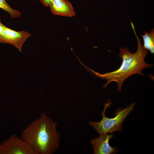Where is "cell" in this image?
<instances>
[{
  "label": "cell",
  "instance_id": "obj_9",
  "mask_svg": "<svg viewBox=\"0 0 154 154\" xmlns=\"http://www.w3.org/2000/svg\"><path fill=\"white\" fill-rule=\"evenodd\" d=\"M0 8L8 12L11 18L19 17L21 13L18 10L13 9L6 2L5 0H0Z\"/></svg>",
  "mask_w": 154,
  "mask_h": 154
},
{
  "label": "cell",
  "instance_id": "obj_4",
  "mask_svg": "<svg viewBox=\"0 0 154 154\" xmlns=\"http://www.w3.org/2000/svg\"><path fill=\"white\" fill-rule=\"evenodd\" d=\"M0 154H38L30 145L14 134L0 144Z\"/></svg>",
  "mask_w": 154,
  "mask_h": 154
},
{
  "label": "cell",
  "instance_id": "obj_7",
  "mask_svg": "<svg viewBox=\"0 0 154 154\" xmlns=\"http://www.w3.org/2000/svg\"><path fill=\"white\" fill-rule=\"evenodd\" d=\"M49 6L51 13L54 15L69 17L75 16L74 8L68 0H53Z\"/></svg>",
  "mask_w": 154,
  "mask_h": 154
},
{
  "label": "cell",
  "instance_id": "obj_8",
  "mask_svg": "<svg viewBox=\"0 0 154 154\" xmlns=\"http://www.w3.org/2000/svg\"><path fill=\"white\" fill-rule=\"evenodd\" d=\"M145 34L142 35L144 47L149 50L152 54L154 53V29H152L150 32L144 31Z\"/></svg>",
  "mask_w": 154,
  "mask_h": 154
},
{
  "label": "cell",
  "instance_id": "obj_2",
  "mask_svg": "<svg viewBox=\"0 0 154 154\" xmlns=\"http://www.w3.org/2000/svg\"><path fill=\"white\" fill-rule=\"evenodd\" d=\"M57 123L44 113L33 121L21 133V138L38 154H52L58 148L60 134Z\"/></svg>",
  "mask_w": 154,
  "mask_h": 154
},
{
  "label": "cell",
  "instance_id": "obj_6",
  "mask_svg": "<svg viewBox=\"0 0 154 154\" xmlns=\"http://www.w3.org/2000/svg\"><path fill=\"white\" fill-rule=\"evenodd\" d=\"M114 136L112 133L100 134L98 137L92 139L91 144L94 154H113L117 153L118 149L116 147H113L109 143V140Z\"/></svg>",
  "mask_w": 154,
  "mask_h": 154
},
{
  "label": "cell",
  "instance_id": "obj_1",
  "mask_svg": "<svg viewBox=\"0 0 154 154\" xmlns=\"http://www.w3.org/2000/svg\"><path fill=\"white\" fill-rule=\"evenodd\" d=\"M131 27L135 34L137 42V49L134 53H132L126 47H120L118 57L122 58L121 65L117 70L104 74L93 71L98 77L106 80L103 87L106 88L112 82L117 84L118 91L121 90V87L125 80L129 77L135 74L144 76L143 69L151 68L153 64L146 63L145 58L149 51L145 48L141 40L137 36L133 23L131 22Z\"/></svg>",
  "mask_w": 154,
  "mask_h": 154
},
{
  "label": "cell",
  "instance_id": "obj_3",
  "mask_svg": "<svg viewBox=\"0 0 154 154\" xmlns=\"http://www.w3.org/2000/svg\"><path fill=\"white\" fill-rule=\"evenodd\" d=\"M112 102L109 101L105 104L103 111L101 114L102 117L100 121H90L89 125L100 134L104 133H112L116 131H121L123 128L124 120L134 109L135 103L133 102L124 108H118L114 113L115 116L110 118L106 117L105 111L109 107Z\"/></svg>",
  "mask_w": 154,
  "mask_h": 154
},
{
  "label": "cell",
  "instance_id": "obj_5",
  "mask_svg": "<svg viewBox=\"0 0 154 154\" xmlns=\"http://www.w3.org/2000/svg\"><path fill=\"white\" fill-rule=\"evenodd\" d=\"M31 35V34L27 31H17L5 26L0 37V42L12 45L21 52L24 43Z\"/></svg>",
  "mask_w": 154,
  "mask_h": 154
},
{
  "label": "cell",
  "instance_id": "obj_10",
  "mask_svg": "<svg viewBox=\"0 0 154 154\" xmlns=\"http://www.w3.org/2000/svg\"><path fill=\"white\" fill-rule=\"evenodd\" d=\"M53 0H39L41 3L44 6L48 7Z\"/></svg>",
  "mask_w": 154,
  "mask_h": 154
},
{
  "label": "cell",
  "instance_id": "obj_11",
  "mask_svg": "<svg viewBox=\"0 0 154 154\" xmlns=\"http://www.w3.org/2000/svg\"><path fill=\"white\" fill-rule=\"evenodd\" d=\"M5 25L2 23L0 20V37L3 31Z\"/></svg>",
  "mask_w": 154,
  "mask_h": 154
}]
</instances>
